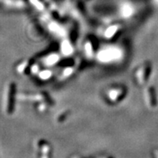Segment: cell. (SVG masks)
Listing matches in <instances>:
<instances>
[{
    "label": "cell",
    "mask_w": 158,
    "mask_h": 158,
    "mask_svg": "<svg viewBox=\"0 0 158 158\" xmlns=\"http://www.w3.org/2000/svg\"><path fill=\"white\" fill-rule=\"evenodd\" d=\"M39 77L42 80H47L50 77H52V71L48 70V69H44L39 73Z\"/></svg>",
    "instance_id": "obj_11"
},
{
    "label": "cell",
    "mask_w": 158,
    "mask_h": 158,
    "mask_svg": "<svg viewBox=\"0 0 158 158\" xmlns=\"http://www.w3.org/2000/svg\"><path fill=\"white\" fill-rule=\"evenodd\" d=\"M84 51H85V54H86L88 57L93 56L95 49H94V44H93V42L91 41V40H88L85 42V44H84Z\"/></svg>",
    "instance_id": "obj_7"
},
{
    "label": "cell",
    "mask_w": 158,
    "mask_h": 158,
    "mask_svg": "<svg viewBox=\"0 0 158 158\" xmlns=\"http://www.w3.org/2000/svg\"><path fill=\"white\" fill-rule=\"evenodd\" d=\"M127 94V89L123 85H114L106 90L105 96L106 100L111 103L120 102L125 98Z\"/></svg>",
    "instance_id": "obj_3"
},
{
    "label": "cell",
    "mask_w": 158,
    "mask_h": 158,
    "mask_svg": "<svg viewBox=\"0 0 158 158\" xmlns=\"http://www.w3.org/2000/svg\"><path fill=\"white\" fill-rule=\"evenodd\" d=\"M61 52H62L63 54L66 55V56L72 53V52H73V47H72L71 44L69 43V41L64 40V41L62 42V44H61Z\"/></svg>",
    "instance_id": "obj_8"
},
{
    "label": "cell",
    "mask_w": 158,
    "mask_h": 158,
    "mask_svg": "<svg viewBox=\"0 0 158 158\" xmlns=\"http://www.w3.org/2000/svg\"><path fill=\"white\" fill-rule=\"evenodd\" d=\"M118 31H119V26L118 24L110 25V27L106 28L105 32H104V37L106 38V39H111L116 35Z\"/></svg>",
    "instance_id": "obj_6"
},
{
    "label": "cell",
    "mask_w": 158,
    "mask_h": 158,
    "mask_svg": "<svg viewBox=\"0 0 158 158\" xmlns=\"http://www.w3.org/2000/svg\"><path fill=\"white\" fill-rule=\"evenodd\" d=\"M59 60V56L56 54H52L47 56V58L45 60V64L48 65H52V64H56Z\"/></svg>",
    "instance_id": "obj_9"
},
{
    "label": "cell",
    "mask_w": 158,
    "mask_h": 158,
    "mask_svg": "<svg viewBox=\"0 0 158 158\" xmlns=\"http://www.w3.org/2000/svg\"><path fill=\"white\" fill-rule=\"evenodd\" d=\"M15 85L14 82H10L6 85L3 97V107L6 114H11L15 108Z\"/></svg>",
    "instance_id": "obj_2"
},
{
    "label": "cell",
    "mask_w": 158,
    "mask_h": 158,
    "mask_svg": "<svg viewBox=\"0 0 158 158\" xmlns=\"http://www.w3.org/2000/svg\"><path fill=\"white\" fill-rule=\"evenodd\" d=\"M144 99L149 108H155L157 105V96L153 86H148L144 90Z\"/></svg>",
    "instance_id": "obj_5"
},
{
    "label": "cell",
    "mask_w": 158,
    "mask_h": 158,
    "mask_svg": "<svg viewBox=\"0 0 158 158\" xmlns=\"http://www.w3.org/2000/svg\"><path fill=\"white\" fill-rule=\"evenodd\" d=\"M69 110H63L62 111H60L58 114H57V116L56 118V120L58 121V122H63L67 118V117L69 116Z\"/></svg>",
    "instance_id": "obj_10"
},
{
    "label": "cell",
    "mask_w": 158,
    "mask_h": 158,
    "mask_svg": "<svg viewBox=\"0 0 158 158\" xmlns=\"http://www.w3.org/2000/svg\"><path fill=\"white\" fill-rule=\"evenodd\" d=\"M121 56V51L115 47H107L100 50L97 53V58L99 61L108 63L116 60Z\"/></svg>",
    "instance_id": "obj_4"
},
{
    "label": "cell",
    "mask_w": 158,
    "mask_h": 158,
    "mask_svg": "<svg viewBox=\"0 0 158 158\" xmlns=\"http://www.w3.org/2000/svg\"><path fill=\"white\" fill-rule=\"evenodd\" d=\"M152 73V64L150 61H144L135 69L134 72V81L138 85L142 86L148 81Z\"/></svg>",
    "instance_id": "obj_1"
}]
</instances>
